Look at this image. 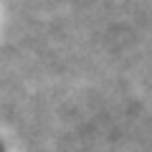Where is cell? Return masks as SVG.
I'll return each mask as SVG.
<instances>
[{
	"instance_id": "6da1fadb",
	"label": "cell",
	"mask_w": 152,
	"mask_h": 152,
	"mask_svg": "<svg viewBox=\"0 0 152 152\" xmlns=\"http://www.w3.org/2000/svg\"><path fill=\"white\" fill-rule=\"evenodd\" d=\"M0 152H3V145H0Z\"/></svg>"
}]
</instances>
